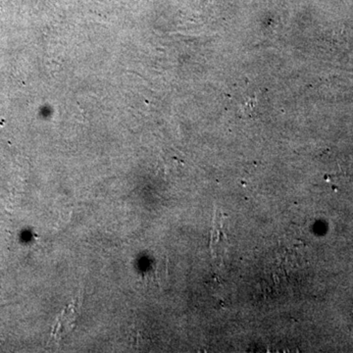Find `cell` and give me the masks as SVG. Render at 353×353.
<instances>
[{
	"label": "cell",
	"instance_id": "obj_1",
	"mask_svg": "<svg viewBox=\"0 0 353 353\" xmlns=\"http://www.w3.org/2000/svg\"><path fill=\"white\" fill-rule=\"evenodd\" d=\"M81 305H82V294H79L57 316L51 331L50 341L58 343L73 331L78 321V316L80 314Z\"/></svg>",
	"mask_w": 353,
	"mask_h": 353
}]
</instances>
